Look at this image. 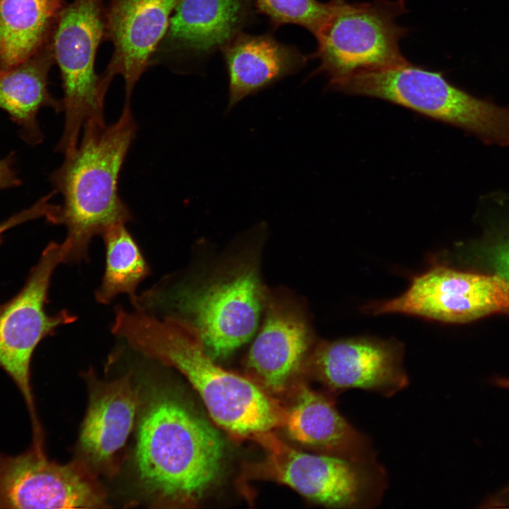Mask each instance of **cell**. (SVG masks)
<instances>
[{"label": "cell", "instance_id": "obj_17", "mask_svg": "<svg viewBox=\"0 0 509 509\" xmlns=\"http://www.w3.org/2000/svg\"><path fill=\"white\" fill-rule=\"evenodd\" d=\"M229 76L228 110L246 97L297 72L307 57L270 34L240 32L221 49Z\"/></svg>", "mask_w": 509, "mask_h": 509}, {"label": "cell", "instance_id": "obj_15", "mask_svg": "<svg viewBox=\"0 0 509 509\" xmlns=\"http://www.w3.org/2000/svg\"><path fill=\"white\" fill-rule=\"evenodd\" d=\"M284 426L292 440L320 454L375 462L368 438L338 412L331 398L305 384L298 388Z\"/></svg>", "mask_w": 509, "mask_h": 509}, {"label": "cell", "instance_id": "obj_9", "mask_svg": "<svg viewBox=\"0 0 509 509\" xmlns=\"http://www.w3.org/2000/svg\"><path fill=\"white\" fill-rule=\"evenodd\" d=\"M63 242H49L32 268L21 291L0 304V368L13 381L26 404L34 439L43 437L31 386L30 364L40 342L77 317L66 310L48 315L45 310L52 276L64 263Z\"/></svg>", "mask_w": 509, "mask_h": 509}, {"label": "cell", "instance_id": "obj_19", "mask_svg": "<svg viewBox=\"0 0 509 509\" xmlns=\"http://www.w3.org/2000/svg\"><path fill=\"white\" fill-rule=\"evenodd\" d=\"M54 59L50 41L40 51L0 71V109L18 125L22 139L31 145L41 143L44 136L37 121L42 107L62 112V101L48 89V75Z\"/></svg>", "mask_w": 509, "mask_h": 509}, {"label": "cell", "instance_id": "obj_25", "mask_svg": "<svg viewBox=\"0 0 509 509\" xmlns=\"http://www.w3.org/2000/svg\"><path fill=\"white\" fill-rule=\"evenodd\" d=\"M15 162L13 153L0 160V189L16 187L21 184L13 168Z\"/></svg>", "mask_w": 509, "mask_h": 509}, {"label": "cell", "instance_id": "obj_24", "mask_svg": "<svg viewBox=\"0 0 509 509\" xmlns=\"http://www.w3.org/2000/svg\"><path fill=\"white\" fill-rule=\"evenodd\" d=\"M489 261L496 275L509 282V240L493 247Z\"/></svg>", "mask_w": 509, "mask_h": 509}, {"label": "cell", "instance_id": "obj_6", "mask_svg": "<svg viewBox=\"0 0 509 509\" xmlns=\"http://www.w3.org/2000/svg\"><path fill=\"white\" fill-rule=\"evenodd\" d=\"M107 0H74L62 8L50 38L63 89L64 126L56 151L64 156L78 146L83 125L105 122L104 101L109 85L98 75V48L105 36Z\"/></svg>", "mask_w": 509, "mask_h": 509}, {"label": "cell", "instance_id": "obj_18", "mask_svg": "<svg viewBox=\"0 0 509 509\" xmlns=\"http://www.w3.org/2000/svg\"><path fill=\"white\" fill-rule=\"evenodd\" d=\"M138 395L129 375L100 385L91 394L80 433V445L95 465H107L133 428Z\"/></svg>", "mask_w": 509, "mask_h": 509}, {"label": "cell", "instance_id": "obj_5", "mask_svg": "<svg viewBox=\"0 0 509 509\" xmlns=\"http://www.w3.org/2000/svg\"><path fill=\"white\" fill-rule=\"evenodd\" d=\"M328 88L382 99L462 128L486 144L509 146V107L475 98L450 83L442 73L408 61L354 74Z\"/></svg>", "mask_w": 509, "mask_h": 509}, {"label": "cell", "instance_id": "obj_2", "mask_svg": "<svg viewBox=\"0 0 509 509\" xmlns=\"http://www.w3.org/2000/svg\"><path fill=\"white\" fill-rule=\"evenodd\" d=\"M136 130L130 103H124L119 118L110 125L88 121L76 148L65 155L61 166L50 175L62 204L57 205L47 220L66 228L64 263L89 260V245L95 236L133 220L119 195L118 181Z\"/></svg>", "mask_w": 509, "mask_h": 509}, {"label": "cell", "instance_id": "obj_10", "mask_svg": "<svg viewBox=\"0 0 509 509\" xmlns=\"http://www.w3.org/2000/svg\"><path fill=\"white\" fill-rule=\"evenodd\" d=\"M378 315L400 313L446 323H464L493 314H509V282L498 275L434 265L414 276L400 296L363 308Z\"/></svg>", "mask_w": 509, "mask_h": 509}, {"label": "cell", "instance_id": "obj_23", "mask_svg": "<svg viewBox=\"0 0 509 509\" xmlns=\"http://www.w3.org/2000/svg\"><path fill=\"white\" fill-rule=\"evenodd\" d=\"M56 194L54 190L46 197L40 199L37 202L28 209H24L16 214L13 215L7 220L0 223V244L2 241L3 233L10 228L18 226L25 221L36 219L41 217L47 218L48 215L54 210L56 205L49 203V200Z\"/></svg>", "mask_w": 509, "mask_h": 509}, {"label": "cell", "instance_id": "obj_14", "mask_svg": "<svg viewBox=\"0 0 509 509\" xmlns=\"http://www.w3.org/2000/svg\"><path fill=\"white\" fill-rule=\"evenodd\" d=\"M312 337L300 310L288 300H267L265 319L246 365L263 389L282 393L303 370Z\"/></svg>", "mask_w": 509, "mask_h": 509}, {"label": "cell", "instance_id": "obj_1", "mask_svg": "<svg viewBox=\"0 0 509 509\" xmlns=\"http://www.w3.org/2000/svg\"><path fill=\"white\" fill-rule=\"evenodd\" d=\"M111 331L136 351L180 372L213 420L233 437L252 438L285 425L288 411L262 387L217 365L189 324L117 305Z\"/></svg>", "mask_w": 509, "mask_h": 509}, {"label": "cell", "instance_id": "obj_11", "mask_svg": "<svg viewBox=\"0 0 509 509\" xmlns=\"http://www.w3.org/2000/svg\"><path fill=\"white\" fill-rule=\"evenodd\" d=\"M105 500L78 463H57L33 445L17 455L0 452V508H96Z\"/></svg>", "mask_w": 509, "mask_h": 509}, {"label": "cell", "instance_id": "obj_27", "mask_svg": "<svg viewBox=\"0 0 509 509\" xmlns=\"http://www.w3.org/2000/svg\"><path fill=\"white\" fill-rule=\"evenodd\" d=\"M493 383L498 387L509 390V379L508 378L496 377L493 379Z\"/></svg>", "mask_w": 509, "mask_h": 509}, {"label": "cell", "instance_id": "obj_7", "mask_svg": "<svg viewBox=\"0 0 509 509\" xmlns=\"http://www.w3.org/2000/svg\"><path fill=\"white\" fill-rule=\"evenodd\" d=\"M332 12L315 35L320 60L313 74H323L329 84L354 74L406 62L399 42L409 29L396 18L407 12L405 0H373L349 4L332 0Z\"/></svg>", "mask_w": 509, "mask_h": 509}, {"label": "cell", "instance_id": "obj_16", "mask_svg": "<svg viewBox=\"0 0 509 509\" xmlns=\"http://www.w3.org/2000/svg\"><path fill=\"white\" fill-rule=\"evenodd\" d=\"M250 13L248 0H180L156 52L201 55L221 49L241 32Z\"/></svg>", "mask_w": 509, "mask_h": 509}, {"label": "cell", "instance_id": "obj_21", "mask_svg": "<svg viewBox=\"0 0 509 509\" xmlns=\"http://www.w3.org/2000/svg\"><path fill=\"white\" fill-rule=\"evenodd\" d=\"M125 224L112 226L101 235L105 267L94 295L96 302L103 305L110 304L120 294L127 295L134 303L139 284L151 274L149 264Z\"/></svg>", "mask_w": 509, "mask_h": 509}, {"label": "cell", "instance_id": "obj_22", "mask_svg": "<svg viewBox=\"0 0 509 509\" xmlns=\"http://www.w3.org/2000/svg\"><path fill=\"white\" fill-rule=\"evenodd\" d=\"M257 10L267 16L276 27L295 24L315 36L329 18L332 0H255Z\"/></svg>", "mask_w": 509, "mask_h": 509}, {"label": "cell", "instance_id": "obj_20", "mask_svg": "<svg viewBox=\"0 0 509 509\" xmlns=\"http://www.w3.org/2000/svg\"><path fill=\"white\" fill-rule=\"evenodd\" d=\"M64 0H0V71L50 41Z\"/></svg>", "mask_w": 509, "mask_h": 509}, {"label": "cell", "instance_id": "obj_4", "mask_svg": "<svg viewBox=\"0 0 509 509\" xmlns=\"http://www.w3.org/2000/svg\"><path fill=\"white\" fill-rule=\"evenodd\" d=\"M264 300L255 268L242 264L206 281L165 276L138 294L131 305L159 319L189 324L215 359L227 356L251 338Z\"/></svg>", "mask_w": 509, "mask_h": 509}, {"label": "cell", "instance_id": "obj_13", "mask_svg": "<svg viewBox=\"0 0 509 509\" xmlns=\"http://www.w3.org/2000/svg\"><path fill=\"white\" fill-rule=\"evenodd\" d=\"M180 0H107L105 38L113 45L112 58L102 75L109 86L122 76L125 102L151 63L165 37Z\"/></svg>", "mask_w": 509, "mask_h": 509}, {"label": "cell", "instance_id": "obj_12", "mask_svg": "<svg viewBox=\"0 0 509 509\" xmlns=\"http://www.w3.org/2000/svg\"><path fill=\"white\" fill-rule=\"evenodd\" d=\"M403 346L396 340L357 337L316 344L303 370L332 392L358 388L392 396L408 385Z\"/></svg>", "mask_w": 509, "mask_h": 509}, {"label": "cell", "instance_id": "obj_26", "mask_svg": "<svg viewBox=\"0 0 509 509\" xmlns=\"http://www.w3.org/2000/svg\"><path fill=\"white\" fill-rule=\"evenodd\" d=\"M481 508H509V485L488 498Z\"/></svg>", "mask_w": 509, "mask_h": 509}, {"label": "cell", "instance_id": "obj_3", "mask_svg": "<svg viewBox=\"0 0 509 509\" xmlns=\"http://www.w3.org/2000/svg\"><path fill=\"white\" fill-rule=\"evenodd\" d=\"M224 454L219 433L185 402L167 393L150 401L135 458L142 483L160 502L197 503L220 476Z\"/></svg>", "mask_w": 509, "mask_h": 509}, {"label": "cell", "instance_id": "obj_8", "mask_svg": "<svg viewBox=\"0 0 509 509\" xmlns=\"http://www.w3.org/2000/svg\"><path fill=\"white\" fill-rule=\"evenodd\" d=\"M252 439L265 453L264 460L250 469L254 476L286 484L328 508H369L380 498L384 474L375 462L298 451L271 431L257 434Z\"/></svg>", "mask_w": 509, "mask_h": 509}]
</instances>
